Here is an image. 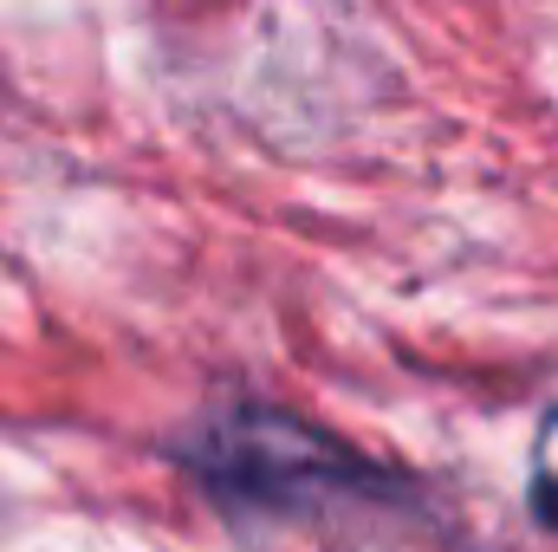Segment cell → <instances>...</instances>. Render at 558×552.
<instances>
[{
    "mask_svg": "<svg viewBox=\"0 0 558 552\" xmlns=\"http://www.w3.org/2000/svg\"><path fill=\"white\" fill-rule=\"evenodd\" d=\"M182 468L208 488L228 514H267V520H305V514H351L403 501L410 488L325 435L318 422L286 410H221L195 422L182 442Z\"/></svg>",
    "mask_w": 558,
    "mask_h": 552,
    "instance_id": "obj_1",
    "label": "cell"
},
{
    "mask_svg": "<svg viewBox=\"0 0 558 552\" xmlns=\"http://www.w3.org/2000/svg\"><path fill=\"white\" fill-rule=\"evenodd\" d=\"M533 501H539V514H546V527H558V475H546V481L533 488Z\"/></svg>",
    "mask_w": 558,
    "mask_h": 552,
    "instance_id": "obj_2",
    "label": "cell"
}]
</instances>
